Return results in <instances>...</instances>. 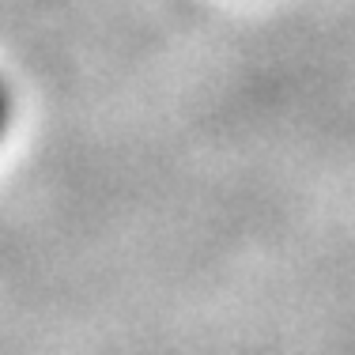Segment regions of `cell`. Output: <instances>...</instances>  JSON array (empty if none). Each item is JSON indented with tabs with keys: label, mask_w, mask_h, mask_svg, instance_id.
Masks as SVG:
<instances>
[{
	"label": "cell",
	"mask_w": 355,
	"mask_h": 355,
	"mask_svg": "<svg viewBox=\"0 0 355 355\" xmlns=\"http://www.w3.org/2000/svg\"><path fill=\"white\" fill-rule=\"evenodd\" d=\"M8 125H12V95H8V87L0 83V137L8 132Z\"/></svg>",
	"instance_id": "6da1fadb"
}]
</instances>
